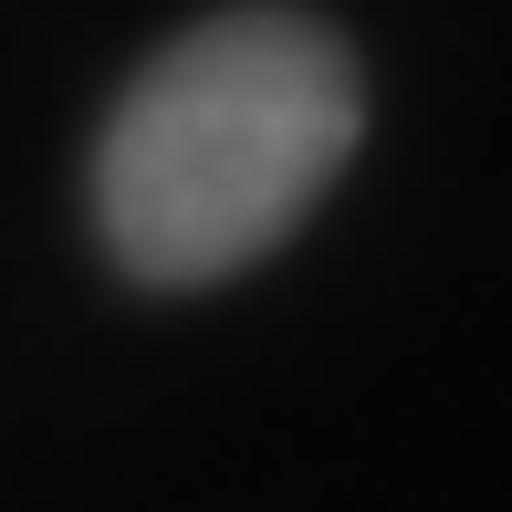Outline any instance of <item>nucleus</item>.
Masks as SVG:
<instances>
[{"label": "nucleus", "mask_w": 512, "mask_h": 512, "mask_svg": "<svg viewBox=\"0 0 512 512\" xmlns=\"http://www.w3.org/2000/svg\"><path fill=\"white\" fill-rule=\"evenodd\" d=\"M366 84L304 11H220L178 32L95 147V220L136 283H220L293 241V220L356 157Z\"/></svg>", "instance_id": "f257e3e1"}]
</instances>
